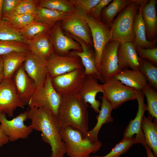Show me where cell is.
<instances>
[{
	"instance_id": "6da1fadb",
	"label": "cell",
	"mask_w": 157,
	"mask_h": 157,
	"mask_svg": "<svg viewBox=\"0 0 157 157\" xmlns=\"http://www.w3.org/2000/svg\"><path fill=\"white\" fill-rule=\"evenodd\" d=\"M28 118L31 120V127L41 132L42 140L51 147L50 157H63L66 147L60 134L57 117L52 112L43 108H33L28 110Z\"/></svg>"
},
{
	"instance_id": "7a4b0ae2",
	"label": "cell",
	"mask_w": 157,
	"mask_h": 157,
	"mask_svg": "<svg viewBox=\"0 0 157 157\" xmlns=\"http://www.w3.org/2000/svg\"><path fill=\"white\" fill-rule=\"evenodd\" d=\"M88 106L78 93L62 97L57 117L60 128L69 126L86 134L89 128Z\"/></svg>"
},
{
	"instance_id": "3957f363",
	"label": "cell",
	"mask_w": 157,
	"mask_h": 157,
	"mask_svg": "<svg viewBox=\"0 0 157 157\" xmlns=\"http://www.w3.org/2000/svg\"><path fill=\"white\" fill-rule=\"evenodd\" d=\"M60 134L69 157H88L96 153L102 146L99 141L95 142L80 130L70 126L60 128Z\"/></svg>"
},
{
	"instance_id": "277c9868",
	"label": "cell",
	"mask_w": 157,
	"mask_h": 157,
	"mask_svg": "<svg viewBox=\"0 0 157 157\" xmlns=\"http://www.w3.org/2000/svg\"><path fill=\"white\" fill-rule=\"evenodd\" d=\"M138 9V5L132 0L119 13L110 27L111 40H118L120 42H134L135 36L133 24Z\"/></svg>"
},
{
	"instance_id": "5b68a950",
	"label": "cell",
	"mask_w": 157,
	"mask_h": 157,
	"mask_svg": "<svg viewBox=\"0 0 157 157\" xmlns=\"http://www.w3.org/2000/svg\"><path fill=\"white\" fill-rule=\"evenodd\" d=\"M74 6V11L60 21L61 28L67 35L80 39L92 47L91 32L86 19L88 14L79 6Z\"/></svg>"
},
{
	"instance_id": "8992f818",
	"label": "cell",
	"mask_w": 157,
	"mask_h": 157,
	"mask_svg": "<svg viewBox=\"0 0 157 157\" xmlns=\"http://www.w3.org/2000/svg\"><path fill=\"white\" fill-rule=\"evenodd\" d=\"M62 100V97L53 88L48 73L44 84L36 86L28 104L30 108H43L49 110L57 117Z\"/></svg>"
},
{
	"instance_id": "52a82bcc",
	"label": "cell",
	"mask_w": 157,
	"mask_h": 157,
	"mask_svg": "<svg viewBox=\"0 0 157 157\" xmlns=\"http://www.w3.org/2000/svg\"><path fill=\"white\" fill-rule=\"evenodd\" d=\"M86 21L90 28L94 49L95 65L98 71L101 73V60L103 50L107 43L111 40L112 35L110 28L101 21L89 15L86 16Z\"/></svg>"
},
{
	"instance_id": "ba28073f",
	"label": "cell",
	"mask_w": 157,
	"mask_h": 157,
	"mask_svg": "<svg viewBox=\"0 0 157 157\" xmlns=\"http://www.w3.org/2000/svg\"><path fill=\"white\" fill-rule=\"evenodd\" d=\"M103 96L112 106L113 109L120 107L124 103L136 99L135 90L123 84L114 76L102 84Z\"/></svg>"
},
{
	"instance_id": "9c48e42d",
	"label": "cell",
	"mask_w": 157,
	"mask_h": 157,
	"mask_svg": "<svg viewBox=\"0 0 157 157\" xmlns=\"http://www.w3.org/2000/svg\"><path fill=\"white\" fill-rule=\"evenodd\" d=\"M86 76L84 67L58 76L51 79L52 85L62 97L78 93Z\"/></svg>"
},
{
	"instance_id": "30bf717a",
	"label": "cell",
	"mask_w": 157,
	"mask_h": 157,
	"mask_svg": "<svg viewBox=\"0 0 157 157\" xmlns=\"http://www.w3.org/2000/svg\"><path fill=\"white\" fill-rule=\"evenodd\" d=\"M28 111L19 114L12 119H7L6 114L0 113V124L9 141L13 142L27 138L33 129L24 122L27 119Z\"/></svg>"
},
{
	"instance_id": "8fae6325",
	"label": "cell",
	"mask_w": 157,
	"mask_h": 157,
	"mask_svg": "<svg viewBox=\"0 0 157 157\" xmlns=\"http://www.w3.org/2000/svg\"><path fill=\"white\" fill-rule=\"evenodd\" d=\"M48 74L52 79L58 76L84 67L80 58L69 54L65 56L52 53L47 60Z\"/></svg>"
},
{
	"instance_id": "7c38bea8",
	"label": "cell",
	"mask_w": 157,
	"mask_h": 157,
	"mask_svg": "<svg viewBox=\"0 0 157 157\" xmlns=\"http://www.w3.org/2000/svg\"><path fill=\"white\" fill-rule=\"evenodd\" d=\"M25 105L19 97L12 78H4L0 84V113L13 116L18 107Z\"/></svg>"
},
{
	"instance_id": "4fadbf2b",
	"label": "cell",
	"mask_w": 157,
	"mask_h": 157,
	"mask_svg": "<svg viewBox=\"0 0 157 157\" xmlns=\"http://www.w3.org/2000/svg\"><path fill=\"white\" fill-rule=\"evenodd\" d=\"M135 92L138 102V110L135 118L130 121L126 128L123 139L131 138L135 135V144L140 143L144 147L147 144L141 129V124L145 112L147 110V106L144 103V95L142 91L135 90Z\"/></svg>"
},
{
	"instance_id": "5bb4252c",
	"label": "cell",
	"mask_w": 157,
	"mask_h": 157,
	"mask_svg": "<svg viewBox=\"0 0 157 157\" xmlns=\"http://www.w3.org/2000/svg\"><path fill=\"white\" fill-rule=\"evenodd\" d=\"M60 22H57L50 31L54 53L59 56H65L68 55L72 50L82 51V47L78 42L64 33Z\"/></svg>"
},
{
	"instance_id": "9a60e30c",
	"label": "cell",
	"mask_w": 157,
	"mask_h": 157,
	"mask_svg": "<svg viewBox=\"0 0 157 157\" xmlns=\"http://www.w3.org/2000/svg\"><path fill=\"white\" fill-rule=\"evenodd\" d=\"M120 42L111 40L105 47L101 58V73L104 83L120 72L117 58V50Z\"/></svg>"
},
{
	"instance_id": "2e32d148",
	"label": "cell",
	"mask_w": 157,
	"mask_h": 157,
	"mask_svg": "<svg viewBox=\"0 0 157 157\" xmlns=\"http://www.w3.org/2000/svg\"><path fill=\"white\" fill-rule=\"evenodd\" d=\"M23 65L25 71L36 86L44 84L48 73L46 60L29 51L26 53Z\"/></svg>"
},
{
	"instance_id": "e0dca14e",
	"label": "cell",
	"mask_w": 157,
	"mask_h": 157,
	"mask_svg": "<svg viewBox=\"0 0 157 157\" xmlns=\"http://www.w3.org/2000/svg\"><path fill=\"white\" fill-rule=\"evenodd\" d=\"M78 42L82 49L81 51L73 50L70 52L72 55L78 56L80 58L84 69L85 76L94 78L104 83L101 74L98 71L95 65L94 52L85 42L76 38H73Z\"/></svg>"
},
{
	"instance_id": "ac0fdd59",
	"label": "cell",
	"mask_w": 157,
	"mask_h": 157,
	"mask_svg": "<svg viewBox=\"0 0 157 157\" xmlns=\"http://www.w3.org/2000/svg\"><path fill=\"white\" fill-rule=\"evenodd\" d=\"M12 79L19 97L25 105L28 104L36 86L25 71L23 64L16 72Z\"/></svg>"
},
{
	"instance_id": "d6986e66",
	"label": "cell",
	"mask_w": 157,
	"mask_h": 157,
	"mask_svg": "<svg viewBox=\"0 0 157 157\" xmlns=\"http://www.w3.org/2000/svg\"><path fill=\"white\" fill-rule=\"evenodd\" d=\"M117 54L118 65L121 70L129 68L139 70V56L133 43L120 42Z\"/></svg>"
},
{
	"instance_id": "ffe728a7",
	"label": "cell",
	"mask_w": 157,
	"mask_h": 157,
	"mask_svg": "<svg viewBox=\"0 0 157 157\" xmlns=\"http://www.w3.org/2000/svg\"><path fill=\"white\" fill-rule=\"evenodd\" d=\"M98 80L86 76L78 93L85 102L91 105L90 107L95 112L99 113L101 103L99 100L96 99V97L98 93L103 94L104 91L103 85L99 84Z\"/></svg>"
},
{
	"instance_id": "44dd1931",
	"label": "cell",
	"mask_w": 157,
	"mask_h": 157,
	"mask_svg": "<svg viewBox=\"0 0 157 157\" xmlns=\"http://www.w3.org/2000/svg\"><path fill=\"white\" fill-rule=\"evenodd\" d=\"M51 29L26 41L30 51L46 61L54 53L50 36Z\"/></svg>"
},
{
	"instance_id": "7402d4cb",
	"label": "cell",
	"mask_w": 157,
	"mask_h": 157,
	"mask_svg": "<svg viewBox=\"0 0 157 157\" xmlns=\"http://www.w3.org/2000/svg\"><path fill=\"white\" fill-rule=\"evenodd\" d=\"M156 0H150L144 5L142 15L144 23L147 40L151 41L156 38L157 34V17L156 5Z\"/></svg>"
},
{
	"instance_id": "603a6c76",
	"label": "cell",
	"mask_w": 157,
	"mask_h": 157,
	"mask_svg": "<svg viewBox=\"0 0 157 157\" xmlns=\"http://www.w3.org/2000/svg\"><path fill=\"white\" fill-rule=\"evenodd\" d=\"M144 5L138 6V12L134 20L133 29L135 38L133 43L136 48H153L156 47L157 38H156L151 41L147 39L145 26L142 15V8Z\"/></svg>"
},
{
	"instance_id": "cb8c5ba5",
	"label": "cell",
	"mask_w": 157,
	"mask_h": 157,
	"mask_svg": "<svg viewBox=\"0 0 157 157\" xmlns=\"http://www.w3.org/2000/svg\"><path fill=\"white\" fill-rule=\"evenodd\" d=\"M114 76L124 84L135 90H142L148 83L146 77L139 70L124 69Z\"/></svg>"
},
{
	"instance_id": "d4e9b609",
	"label": "cell",
	"mask_w": 157,
	"mask_h": 157,
	"mask_svg": "<svg viewBox=\"0 0 157 157\" xmlns=\"http://www.w3.org/2000/svg\"><path fill=\"white\" fill-rule=\"evenodd\" d=\"M100 97L101 99L102 103L99 114L96 116L97 123L94 128L88 131L86 134L88 137L95 142L99 141L98 134L102 125L104 124L112 122L114 120L111 115V113L113 109L112 106L103 96Z\"/></svg>"
},
{
	"instance_id": "484cf974",
	"label": "cell",
	"mask_w": 157,
	"mask_h": 157,
	"mask_svg": "<svg viewBox=\"0 0 157 157\" xmlns=\"http://www.w3.org/2000/svg\"><path fill=\"white\" fill-rule=\"evenodd\" d=\"M149 115L147 117L143 116L141 129L143 133L145 141L148 145L153 151L155 156H157V120Z\"/></svg>"
},
{
	"instance_id": "4316f807",
	"label": "cell",
	"mask_w": 157,
	"mask_h": 157,
	"mask_svg": "<svg viewBox=\"0 0 157 157\" xmlns=\"http://www.w3.org/2000/svg\"><path fill=\"white\" fill-rule=\"evenodd\" d=\"M26 53L14 52L1 56L4 78H12L16 72L24 62Z\"/></svg>"
},
{
	"instance_id": "83f0119b",
	"label": "cell",
	"mask_w": 157,
	"mask_h": 157,
	"mask_svg": "<svg viewBox=\"0 0 157 157\" xmlns=\"http://www.w3.org/2000/svg\"><path fill=\"white\" fill-rule=\"evenodd\" d=\"M70 14L38 6L34 21L42 22L53 27L57 22L63 20Z\"/></svg>"
},
{
	"instance_id": "f1b7e54d",
	"label": "cell",
	"mask_w": 157,
	"mask_h": 157,
	"mask_svg": "<svg viewBox=\"0 0 157 157\" xmlns=\"http://www.w3.org/2000/svg\"><path fill=\"white\" fill-rule=\"evenodd\" d=\"M132 1V0H113L102 10L101 21L110 28L114 17Z\"/></svg>"
},
{
	"instance_id": "f546056e",
	"label": "cell",
	"mask_w": 157,
	"mask_h": 157,
	"mask_svg": "<svg viewBox=\"0 0 157 157\" xmlns=\"http://www.w3.org/2000/svg\"><path fill=\"white\" fill-rule=\"evenodd\" d=\"M139 70L146 77L148 83L157 90V67L152 62L139 57Z\"/></svg>"
},
{
	"instance_id": "4dcf8cb0",
	"label": "cell",
	"mask_w": 157,
	"mask_h": 157,
	"mask_svg": "<svg viewBox=\"0 0 157 157\" xmlns=\"http://www.w3.org/2000/svg\"><path fill=\"white\" fill-rule=\"evenodd\" d=\"M38 6L68 13L75 10V6L70 0H41Z\"/></svg>"
},
{
	"instance_id": "1f68e13d",
	"label": "cell",
	"mask_w": 157,
	"mask_h": 157,
	"mask_svg": "<svg viewBox=\"0 0 157 157\" xmlns=\"http://www.w3.org/2000/svg\"><path fill=\"white\" fill-rule=\"evenodd\" d=\"M35 19V15L25 14L9 17L3 16L2 20L13 28L19 31L33 22Z\"/></svg>"
},
{
	"instance_id": "d6a6232c",
	"label": "cell",
	"mask_w": 157,
	"mask_h": 157,
	"mask_svg": "<svg viewBox=\"0 0 157 157\" xmlns=\"http://www.w3.org/2000/svg\"><path fill=\"white\" fill-rule=\"evenodd\" d=\"M52 27L42 22L33 21L19 31L26 40L31 39L37 35L50 30Z\"/></svg>"
},
{
	"instance_id": "836d02e7",
	"label": "cell",
	"mask_w": 157,
	"mask_h": 157,
	"mask_svg": "<svg viewBox=\"0 0 157 157\" xmlns=\"http://www.w3.org/2000/svg\"><path fill=\"white\" fill-rule=\"evenodd\" d=\"M148 83L144 87L142 91L146 98L148 114L153 118L157 120V92Z\"/></svg>"
},
{
	"instance_id": "e575fe53",
	"label": "cell",
	"mask_w": 157,
	"mask_h": 157,
	"mask_svg": "<svg viewBox=\"0 0 157 157\" xmlns=\"http://www.w3.org/2000/svg\"><path fill=\"white\" fill-rule=\"evenodd\" d=\"M0 40L16 41L25 43L26 41L19 31L13 28L2 20L0 21Z\"/></svg>"
},
{
	"instance_id": "d590c367",
	"label": "cell",
	"mask_w": 157,
	"mask_h": 157,
	"mask_svg": "<svg viewBox=\"0 0 157 157\" xmlns=\"http://www.w3.org/2000/svg\"><path fill=\"white\" fill-rule=\"evenodd\" d=\"M38 1L34 0H21L11 13L3 15V16L9 17L25 14L35 15Z\"/></svg>"
},
{
	"instance_id": "8d00e7d4",
	"label": "cell",
	"mask_w": 157,
	"mask_h": 157,
	"mask_svg": "<svg viewBox=\"0 0 157 157\" xmlns=\"http://www.w3.org/2000/svg\"><path fill=\"white\" fill-rule=\"evenodd\" d=\"M29 51L28 46L25 43L0 40V56L14 52L26 53Z\"/></svg>"
},
{
	"instance_id": "74e56055",
	"label": "cell",
	"mask_w": 157,
	"mask_h": 157,
	"mask_svg": "<svg viewBox=\"0 0 157 157\" xmlns=\"http://www.w3.org/2000/svg\"><path fill=\"white\" fill-rule=\"evenodd\" d=\"M133 144H135L134 137L129 139H122L106 155L102 156H97L88 157H120L121 155L128 151Z\"/></svg>"
},
{
	"instance_id": "f35d334b",
	"label": "cell",
	"mask_w": 157,
	"mask_h": 157,
	"mask_svg": "<svg viewBox=\"0 0 157 157\" xmlns=\"http://www.w3.org/2000/svg\"><path fill=\"white\" fill-rule=\"evenodd\" d=\"M136 51L140 57L147 59L155 66L157 65V48H136Z\"/></svg>"
},
{
	"instance_id": "ab89813d",
	"label": "cell",
	"mask_w": 157,
	"mask_h": 157,
	"mask_svg": "<svg viewBox=\"0 0 157 157\" xmlns=\"http://www.w3.org/2000/svg\"><path fill=\"white\" fill-rule=\"evenodd\" d=\"M74 5L82 8L88 15L91 9L101 0H70Z\"/></svg>"
},
{
	"instance_id": "60d3db41",
	"label": "cell",
	"mask_w": 157,
	"mask_h": 157,
	"mask_svg": "<svg viewBox=\"0 0 157 157\" xmlns=\"http://www.w3.org/2000/svg\"><path fill=\"white\" fill-rule=\"evenodd\" d=\"M112 1L111 0H101L99 3L91 9L88 15L101 21V13L102 10Z\"/></svg>"
},
{
	"instance_id": "b9f144b4",
	"label": "cell",
	"mask_w": 157,
	"mask_h": 157,
	"mask_svg": "<svg viewBox=\"0 0 157 157\" xmlns=\"http://www.w3.org/2000/svg\"><path fill=\"white\" fill-rule=\"evenodd\" d=\"M21 0H3L2 3L3 15L11 13Z\"/></svg>"
},
{
	"instance_id": "7bdbcfd3",
	"label": "cell",
	"mask_w": 157,
	"mask_h": 157,
	"mask_svg": "<svg viewBox=\"0 0 157 157\" xmlns=\"http://www.w3.org/2000/svg\"><path fill=\"white\" fill-rule=\"evenodd\" d=\"M9 141L8 137L3 130L0 124V147L6 144Z\"/></svg>"
},
{
	"instance_id": "ee69618b",
	"label": "cell",
	"mask_w": 157,
	"mask_h": 157,
	"mask_svg": "<svg viewBox=\"0 0 157 157\" xmlns=\"http://www.w3.org/2000/svg\"><path fill=\"white\" fill-rule=\"evenodd\" d=\"M4 78L3 62L2 56H0V84Z\"/></svg>"
},
{
	"instance_id": "f6af8a7d",
	"label": "cell",
	"mask_w": 157,
	"mask_h": 157,
	"mask_svg": "<svg viewBox=\"0 0 157 157\" xmlns=\"http://www.w3.org/2000/svg\"><path fill=\"white\" fill-rule=\"evenodd\" d=\"M144 147L146 150L147 157H156L151 151V149L147 145H146Z\"/></svg>"
},
{
	"instance_id": "bcb514c9",
	"label": "cell",
	"mask_w": 157,
	"mask_h": 157,
	"mask_svg": "<svg viewBox=\"0 0 157 157\" xmlns=\"http://www.w3.org/2000/svg\"><path fill=\"white\" fill-rule=\"evenodd\" d=\"M3 0H0V21L2 20V3Z\"/></svg>"
}]
</instances>
